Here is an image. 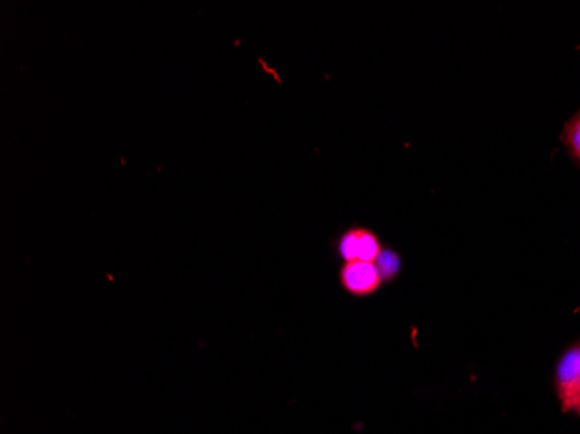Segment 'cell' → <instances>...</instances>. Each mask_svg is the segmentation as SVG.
Masks as SVG:
<instances>
[{"label":"cell","mask_w":580,"mask_h":434,"mask_svg":"<svg viewBox=\"0 0 580 434\" xmlns=\"http://www.w3.org/2000/svg\"><path fill=\"white\" fill-rule=\"evenodd\" d=\"M554 391L563 412L580 417V341L565 349L556 363Z\"/></svg>","instance_id":"1"},{"label":"cell","mask_w":580,"mask_h":434,"mask_svg":"<svg viewBox=\"0 0 580 434\" xmlns=\"http://www.w3.org/2000/svg\"><path fill=\"white\" fill-rule=\"evenodd\" d=\"M337 252L344 263H374L383 252V245L376 233L365 228H353L339 238Z\"/></svg>","instance_id":"2"},{"label":"cell","mask_w":580,"mask_h":434,"mask_svg":"<svg viewBox=\"0 0 580 434\" xmlns=\"http://www.w3.org/2000/svg\"><path fill=\"white\" fill-rule=\"evenodd\" d=\"M339 278L343 289L356 297L372 296L384 282L374 263H344Z\"/></svg>","instance_id":"3"},{"label":"cell","mask_w":580,"mask_h":434,"mask_svg":"<svg viewBox=\"0 0 580 434\" xmlns=\"http://www.w3.org/2000/svg\"><path fill=\"white\" fill-rule=\"evenodd\" d=\"M560 139L568 157L572 158L575 167L580 171V108L568 119L567 124L563 125Z\"/></svg>","instance_id":"4"},{"label":"cell","mask_w":580,"mask_h":434,"mask_svg":"<svg viewBox=\"0 0 580 434\" xmlns=\"http://www.w3.org/2000/svg\"><path fill=\"white\" fill-rule=\"evenodd\" d=\"M377 270L381 273L384 282H389L400 273V268H402V261H400V256L393 252V250L383 249V252L379 254L376 261Z\"/></svg>","instance_id":"5"}]
</instances>
